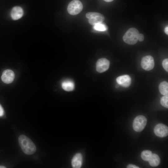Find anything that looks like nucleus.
I'll list each match as a JSON object with an SVG mask.
<instances>
[{
	"instance_id": "1",
	"label": "nucleus",
	"mask_w": 168,
	"mask_h": 168,
	"mask_svg": "<svg viewBox=\"0 0 168 168\" xmlns=\"http://www.w3.org/2000/svg\"><path fill=\"white\" fill-rule=\"evenodd\" d=\"M19 143L22 151L26 154L32 155L36 151V147L33 142L27 137L21 135L18 138Z\"/></svg>"
},
{
	"instance_id": "2",
	"label": "nucleus",
	"mask_w": 168,
	"mask_h": 168,
	"mask_svg": "<svg viewBox=\"0 0 168 168\" xmlns=\"http://www.w3.org/2000/svg\"><path fill=\"white\" fill-rule=\"evenodd\" d=\"M138 30L134 28L128 29L124 35L123 39L124 41L129 44H135L138 40L139 35Z\"/></svg>"
},
{
	"instance_id": "3",
	"label": "nucleus",
	"mask_w": 168,
	"mask_h": 168,
	"mask_svg": "<svg viewBox=\"0 0 168 168\" xmlns=\"http://www.w3.org/2000/svg\"><path fill=\"white\" fill-rule=\"evenodd\" d=\"M83 7L82 2L78 0H73L69 3L67 11L68 13L72 15H76L82 10Z\"/></svg>"
},
{
	"instance_id": "4",
	"label": "nucleus",
	"mask_w": 168,
	"mask_h": 168,
	"mask_svg": "<svg viewBox=\"0 0 168 168\" xmlns=\"http://www.w3.org/2000/svg\"><path fill=\"white\" fill-rule=\"evenodd\" d=\"M147 123V119L144 116L142 115H138L133 120V128L136 132H141L144 129Z\"/></svg>"
},
{
	"instance_id": "5",
	"label": "nucleus",
	"mask_w": 168,
	"mask_h": 168,
	"mask_svg": "<svg viewBox=\"0 0 168 168\" xmlns=\"http://www.w3.org/2000/svg\"><path fill=\"white\" fill-rule=\"evenodd\" d=\"M86 17L88 19L90 24L93 26L102 23L105 20L104 16L102 14L97 12H88L86 14Z\"/></svg>"
},
{
	"instance_id": "6",
	"label": "nucleus",
	"mask_w": 168,
	"mask_h": 168,
	"mask_svg": "<svg viewBox=\"0 0 168 168\" xmlns=\"http://www.w3.org/2000/svg\"><path fill=\"white\" fill-rule=\"evenodd\" d=\"M141 66L145 70L149 71L152 69L154 66V61L152 57L147 55L144 57L141 61Z\"/></svg>"
},
{
	"instance_id": "7",
	"label": "nucleus",
	"mask_w": 168,
	"mask_h": 168,
	"mask_svg": "<svg viewBox=\"0 0 168 168\" xmlns=\"http://www.w3.org/2000/svg\"><path fill=\"white\" fill-rule=\"evenodd\" d=\"M154 131L156 136L160 138H163L168 135V128L165 124H158L155 126Z\"/></svg>"
},
{
	"instance_id": "8",
	"label": "nucleus",
	"mask_w": 168,
	"mask_h": 168,
	"mask_svg": "<svg viewBox=\"0 0 168 168\" xmlns=\"http://www.w3.org/2000/svg\"><path fill=\"white\" fill-rule=\"evenodd\" d=\"M110 63L107 59L102 58L99 59L96 63V70L100 73L104 72L109 68Z\"/></svg>"
},
{
	"instance_id": "9",
	"label": "nucleus",
	"mask_w": 168,
	"mask_h": 168,
	"mask_svg": "<svg viewBox=\"0 0 168 168\" xmlns=\"http://www.w3.org/2000/svg\"><path fill=\"white\" fill-rule=\"evenodd\" d=\"M15 77V74L12 70L7 69L4 70L2 73L1 79L2 82L6 84L12 83Z\"/></svg>"
},
{
	"instance_id": "10",
	"label": "nucleus",
	"mask_w": 168,
	"mask_h": 168,
	"mask_svg": "<svg viewBox=\"0 0 168 168\" xmlns=\"http://www.w3.org/2000/svg\"><path fill=\"white\" fill-rule=\"evenodd\" d=\"M117 83L124 87H129L131 83V79L128 75H125L118 77L116 78Z\"/></svg>"
},
{
	"instance_id": "11",
	"label": "nucleus",
	"mask_w": 168,
	"mask_h": 168,
	"mask_svg": "<svg viewBox=\"0 0 168 168\" xmlns=\"http://www.w3.org/2000/svg\"><path fill=\"white\" fill-rule=\"evenodd\" d=\"M23 15V11L21 7L16 6L12 10L11 15L13 20H16L21 18Z\"/></svg>"
},
{
	"instance_id": "12",
	"label": "nucleus",
	"mask_w": 168,
	"mask_h": 168,
	"mask_svg": "<svg viewBox=\"0 0 168 168\" xmlns=\"http://www.w3.org/2000/svg\"><path fill=\"white\" fill-rule=\"evenodd\" d=\"M82 156L81 153H78L76 154L72 160V167L74 168L81 167L82 164Z\"/></svg>"
},
{
	"instance_id": "13",
	"label": "nucleus",
	"mask_w": 168,
	"mask_h": 168,
	"mask_svg": "<svg viewBox=\"0 0 168 168\" xmlns=\"http://www.w3.org/2000/svg\"><path fill=\"white\" fill-rule=\"evenodd\" d=\"M62 88L67 91H71L74 88L73 82L70 80H66L63 82L62 83Z\"/></svg>"
},
{
	"instance_id": "14",
	"label": "nucleus",
	"mask_w": 168,
	"mask_h": 168,
	"mask_svg": "<svg viewBox=\"0 0 168 168\" xmlns=\"http://www.w3.org/2000/svg\"><path fill=\"white\" fill-rule=\"evenodd\" d=\"M159 90L161 94L164 96H168V83L164 81L160 83L159 86Z\"/></svg>"
},
{
	"instance_id": "15",
	"label": "nucleus",
	"mask_w": 168,
	"mask_h": 168,
	"mask_svg": "<svg viewBox=\"0 0 168 168\" xmlns=\"http://www.w3.org/2000/svg\"><path fill=\"white\" fill-rule=\"evenodd\" d=\"M148 162L151 166L155 167L157 166L160 164V159L158 155L153 154Z\"/></svg>"
},
{
	"instance_id": "16",
	"label": "nucleus",
	"mask_w": 168,
	"mask_h": 168,
	"mask_svg": "<svg viewBox=\"0 0 168 168\" xmlns=\"http://www.w3.org/2000/svg\"><path fill=\"white\" fill-rule=\"evenodd\" d=\"M152 155V152L150 150H145L143 151L141 154V157L144 161H148Z\"/></svg>"
},
{
	"instance_id": "17",
	"label": "nucleus",
	"mask_w": 168,
	"mask_h": 168,
	"mask_svg": "<svg viewBox=\"0 0 168 168\" xmlns=\"http://www.w3.org/2000/svg\"><path fill=\"white\" fill-rule=\"evenodd\" d=\"M93 28L96 30L100 31H105L107 30L106 25L102 22L94 25Z\"/></svg>"
},
{
	"instance_id": "18",
	"label": "nucleus",
	"mask_w": 168,
	"mask_h": 168,
	"mask_svg": "<svg viewBox=\"0 0 168 168\" xmlns=\"http://www.w3.org/2000/svg\"><path fill=\"white\" fill-rule=\"evenodd\" d=\"M161 104L164 107L168 108V97L164 96L161 97L160 100Z\"/></svg>"
},
{
	"instance_id": "19",
	"label": "nucleus",
	"mask_w": 168,
	"mask_h": 168,
	"mask_svg": "<svg viewBox=\"0 0 168 168\" xmlns=\"http://www.w3.org/2000/svg\"><path fill=\"white\" fill-rule=\"evenodd\" d=\"M162 65L164 69L167 72L168 71V59L166 58L162 61Z\"/></svg>"
},
{
	"instance_id": "20",
	"label": "nucleus",
	"mask_w": 168,
	"mask_h": 168,
	"mask_svg": "<svg viewBox=\"0 0 168 168\" xmlns=\"http://www.w3.org/2000/svg\"><path fill=\"white\" fill-rule=\"evenodd\" d=\"M144 35L142 34H139L138 37V40L140 41H142L144 40Z\"/></svg>"
},
{
	"instance_id": "21",
	"label": "nucleus",
	"mask_w": 168,
	"mask_h": 168,
	"mask_svg": "<svg viewBox=\"0 0 168 168\" xmlns=\"http://www.w3.org/2000/svg\"><path fill=\"white\" fill-rule=\"evenodd\" d=\"M127 168H139V167L133 164H129L127 166Z\"/></svg>"
},
{
	"instance_id": "22",
	"label": "nucleus",
	"mask_w": 168,
	"mask_h": 168,
	"mask_svg": "<svg viewBox=\"0 0 168 168\" xmlns=\"http://www.w3.org/2000/svg\"><path fill=\"white\" fill-rule=\"evenodd\" d=\"M4 111L3 108L0 105V117L2 116L4 114Z\"/></svg>"
},
{
	"instance_id": "23",
	"label": "nucleus",
	"mask_w": 168,
	"mask_h": 168,
	"mask_svg": "<svg viewBox=\"0 0 168 168\" xmlns=\"http://www.w3.org/2000/svg\"><path fill=\"white\" fill-rule=\"evenodd\" d=\"M164 31L166 35H168V26H167L165 27Z\"/></svg>"
},
{
	"instance_id": "24",
	"label": "nucleus",
	"mask_w": 168,
	"mask_h": 168,
	"mask_svg": "<svg viewBox=\"0 0 168 168\" xmlns=\"http://www.w3.org/2000/svg\"><path fill=\"white\" fill-rule=\"evenodd\" d=\"M106 2H110L113 1L114 0H104Z\"/></svg>"
},
{
	"instance_id": "25",
	"label": "nucleus",
	"mask_w": 168,
	"mask_h": 168,
	"mask_svg": "<svg viewBox=\"0 0 168 168\" xmlns=\"http://www.w3.org/2000/svg\"><path fill=\"white\" fill-rule=\"evenodd\" d=\"M6 167L3 166H0V168H5Z\"/></svg>"
}]
</instances>
